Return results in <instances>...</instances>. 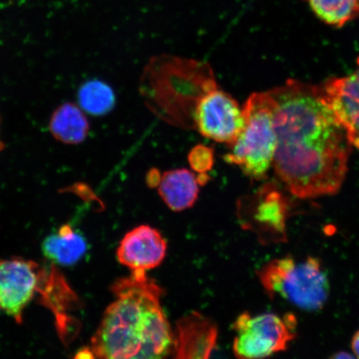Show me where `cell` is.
Wrapping results in <instances>:
<instances>
[{
  "instance_id": "277c9868",
  "label": "cell",
  "mask_w": 359,
  "mask_h": 359,
  "mask_svg": "<svg viewBox=\"0 0 359 359\" xmlns=\"http://www.w3.org/2000/svg\"><path fill=\"white\" fill-rule=\"evenodd\" d=\"M276 100L271 92L255 93L247 100L243 111L245 128L224 156L228 163L238 165L247 177L266 178L277 149L275 127Z\"/></svg>"
},
{
  "instance_id": "5b68a950",
  "label": "cell",
  "mask_w": 359,
  "mask_h": 359,
  "mask_svg": "<svg viewBox=\"0 0 359 359\" xmlns=\"http://www.w3.org/2000/svg\"><path fill=\"white\" fill-rule=\"evenodd\" d=\"M257 275L269 297L279 295L303 311H320L329 299V278L317 258L273 259Z\"/></svg>"
},
{
  "instance_id": "7a4b0ae2",
  "label": "cell",
  "mask_w": 359,
  "mask_h": 359,
  "mask_svg": "<svg viewBox=\"0 0 359 359\" xmlns=\"http://www.w3.org/2000/svg\"><path fill=\"white\" fill-rule=\"evenodd\" d=\"M116 299L91 340L94 356L163 358L174 352V334L161 304L165 292L146 271H132L111 286Z\"/></svg>"
},
{
  "instance_id": "603a6c76",
  "label": "cell",
  "mask_w": 359,
  "mask_h": 359,
  "mask_svg": "<svg viewBox=\"0 0 359 359\" xmlns=\"http://www.w3.org/2000/svg\"><path fill=\"white\" fill-rule=\"evenodd\" d=\"M4 148V142L1 140V138H0V151H3Z\"/></svg>"
},
{
  "instance_id": "ac0fdd59",
  "label": "cell",
  "mask_w": 359,
  "mask_h": 359,
  "mask_svg": "<svg viewBox=\"0 0 359 359\" xmlns=\"http://www.w3.org/2000/svg\"><path fill=\"white\" fill-rule=\"evenodd\" d=\"M188 158L191 168L199 174L208 173L214 165L213 150L203 145L193 148Z\"/></svg>"
},
{
  "instance_id": "9c48e42d",
  "label": "cell",
  "mask_w": 359,
  "mask_h": 359,
  "mask_svg": "<svg viewBox=\"0 0 359 359\" xmlns=\"http://www.w3.org/2000/svg\"><path fill=\"white\" fill-rule=\"evenodd\" d=\"M245 128L243 109L218 87L202 97L194 116V129L202 136L229 147L235 144Z\"/></svg>"
},
{
  "instance_id": "4fadbf2b",
  "label": "cell",
  "mask_w": 359,
  "mask_h": 359,
  "mask_svg": "<svg viewBox=\"0 0 359 359\" xmlns=\"http://www.w3.org/2000/svg\"><path fill=\"white\" fill-rule=\"evenodd\" d=\"M198 178L187 169L168 170L161 177L158 191L161 199L173 212L191 208L199 195Z\"/></svg>"
},
{
  "instance_id": "ba28073f",
  "label": "cell",
  "mask_w": 359,
  "mask_h": 359,
  "mask_svg": "<svg viewBox=\"0 0 359 359\" xmlns=\"http://www.w3.org/2000/svg\"><path fill=\"white\" fill-rule=\"evenodd\" d=\"M46 276L32 260L0 258V312L21 324L27 305L42 290Z\"/></svg>"
},
{
  "instance_id": "52a82bcc",
  "label": "cell",
  "mask_w": 359,
  "mask_h": 359,
  "mask_svg": "<svg viewBox=\"0 0 359 359\" xmlns=\"http://www.w3.org/2000/svg\"><path fill=\"white\" fill-rule=\"evenodd\" d=\"M290 208L282 192L267 184L255 195L239 201L238 217L241 226L255 233L264 243H277L286 240Z\"/></svg>"
},
{
  "instance_id": "8992f818",
  "label": "cell",
  "mask_w": 359,
  "mask_h": 359,
  "mask_svg": "<svg viewBox=\"0 0 359 359\" xmlns=\"http://www.w3.org/2000/svg\"><path fill=\"white\" fill-rule=\"evenodd\" d=\"M297 325L292 314L280 317L275 313L251 316L241 314L233 325L236 336L233 352L239 358H264L285 351L295 337Z\"/></svg>"
},
{
  "instance_id": "7c38bea8",
  "label": "cell",
  "mask_w": 359,
  "mask_h": 359,
  "mask_svg": "<svg viewBox=\"0 0 359 359\" xmlns=\"http://www.w3.org/2000/svg\"><path fill=\"white\" fill-rule=\"evenodd\" d=\"M217 325L200 313L193 312L179 320L174 334L177 358H208L217 346Z\"/></svg>"
},
{
  "instance_id": "8fae6325",
  "label": "cell",
  "mask_w": 359,
  "mask_h": 359,
  "mask_svg": "<svg viewBox=\"0 0 359 359\" xmlns=\"http://www.w3.org/2000/svg\"><path fill=\"white\" fill-rule=\"evenodd\" d=\"M354 73L332 78L322 87L325 100L342 126L350 144L359 151V57Z\"/></svg>"
},
{
  "instance_id": "e0dca14e",
  "label": "cell",
  "mask_w": 359,
  "mask_h": 359,
  "mask_svg": "<svg viewBox=\"0 0 359 359\" xmlns=\"http://www.w3.org/2000/svg\"><path fill=\"white\" fill-rule=\"evenodd\" d=\"M79 98L81 109L93 115L107 114L115 103L112 89L109 85L97 80L85 83L80 89Z\"/></svg>"
},
{
  "instance_id": "7402d4cb",
  "label": "cell",
  "mask_w": 359,
  "mask_h": 359,
  "mask_svg": "<svg viewBox=\"0 0 359 359\" xmlns=\"http://www.w3.org/2000/svg\"><path fill=\"white\" fill-rule=\"evenodd\" d=\"M354 356L352 355V354H349L348 353L345 352H341L335 354V355L333 356V358H353Z\"/></svg>"
},
{
  "instance_id": "3957f363",
  "label": "cell",
  "mask_w": 359,
  "mask_h": 359,
  "mask_svg": "<svg viewBox=\"0 0 359 359\" xmlns=\"http://www.w3.org/2000/svg\"><path fill=\"white\" fill-rule=\"evenodd\" d=\"M217 87L208 62L163 55L154 57L147 65L140 93L157 118L174 127L194 129L197 106Z\"/></svg>"
},
{
  "instance_id": "2e32d148",
  "label": "cell",
  "mask_w": 359,
  "mask_h": 359,
  "mask_svg": "<svg viewBox=\"0 0 359 359\" xmlns=\"http://www.w3.org/2000/svg\"><path fill=\"white\" fill-rule=\"evenodd\" d=\"M318 19L342 28L359 16V0H307Z\"/></svg>"
},
{
  "instance_id": "d6986e66",
  "label": "cell",
  "mask_w": 359,
  "mask_h": 359,
  "mask_svg": "<svg viewBox=\"0 0 359 359\" xmlns=\"http://www.w3.org/2000/svg\"><path fill=\"white\" fill-rule=\"evenodd\" d=\"M161 176L158 170H156V169H152L151 172H148L147 174V182L148 186L151 187H158L161 181Z\"/></svg>"
},
{
  "instance_id": "9a60e30c",
  "label": "cell",
  "mask_w": 359,
  "mask_h": 359,
  "mask_svg": "<svg viewBox=\"0 0 359 359\" xmlns=\"http://www.w3.org/2000/svg\"><path fill=\"white\" fill-rule=\"evenodd\" d=\"M49 129L57 140L66 144H79L86 139L89 124L83 109L67 102L53 112Z\"/></svg>"
},
{
  "instance_id": "30bf717a",
  "label": "cell",
  "mask_w": 359,
  "mask_h": 359,
  "mask_svg": "<svg viewBox=\"0 0 359 359\" xmlns=\"http://www.w3.org/2000/svg\"><path fill=\"white\" fill-rule=\"evenodd\" d=\"M167 250V241L161 233L143 224L125 235L116 250V257L132 271H147L163 262Z\"/></svg>"
},
{
  "instance_id": "6da1fadb",
  "label": "cell",
  "mask_w": 359,
  "mask_h": 359,
  "mask_svg": "<svg viewBox=\"0 0 359 359\" xmlns=\"http://www.w3.org/2000/svg\"><path fill=\"white\" fill-rule=\"evenodd\" d=\"M269 92L276 100L277 177L300 199L336 194L346 177L353 147L323 88L290 79Z\"/></svg>"
},
{
  "instance_id": "5bb4252c",
  "label": "cell",
  "mask_w": 359,
  "mask_h": 359,
  "mask_svg": "<svg viewBox=\"0 0 359 359\" xmlns=\"http://www.w3.org/2000/svg\"><path fill=\"white\" fill-rule=\"evenodd\" d=\"M84 237L70 224H65L48 236L42 244V250L48 259L62 266H73L87 251Z\"/></svg>"
},
{
  "instance_id": "ffe728a7",
  "label": "cell",
  "mask_w": 359,
  "mask_h": 359,
  "mask_svg": "<svg viewBox=\"0 0 359 359\" xmlns=\"http://www.w3.org/2000/svg\"><path fill=\"white\" fill-rule=\"evenodd\" d=\"M76 358H95V356H94V353L91 348H85L80 350Z\"/></svg>"
},
{
  "instance_id": "44dd1931",
  "label": "cell",
  "mask_w": 359,
  "mask_h": 359,
  "mask_svg": "<svg viewBox=\"0 0 359 359\" xmlns=\"http://www.w3.org/2000/svg\"><path fill=\"white\" fill-rule=\"evenodd\" d=\"M352 350L356 358H359V331L353 335L352 339Z\"/></svg>"
}]
</instances>
